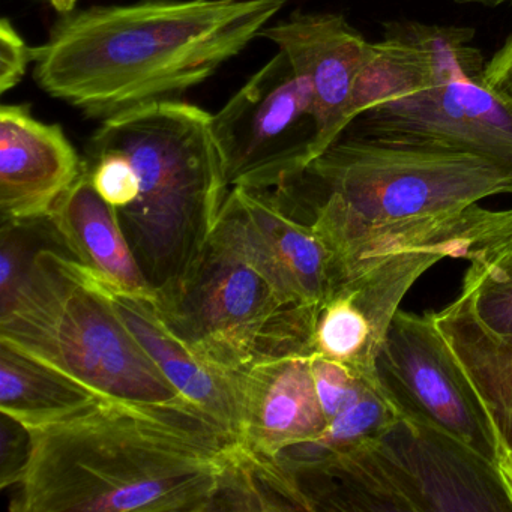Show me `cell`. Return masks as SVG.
Returning a JSON list of instances; mask_svg holds the SVG:
<instances>
[{
	"mask_svg": "<svg viewBox=\"0 0 512 512\" xmlns=\"http://www.w3.org/2000/svg\"><path fill=\"white\" fill-rule=\"evenodd\" d=\"M272 193L331 248L374 224L460 211L512 194V169L475 152L364 134L338 139Z\"/></svg>",
	"mask_w": 512,
	"mask_h": 512,
	"instance_id": "3957f363",
	"label": "cell"
},
{
	"mask_svg": "<svg viewBox=\"0 0 512 512\" xmlns=\"http://www.w3.org/2000/svg\"><path fill=\"white\" fill-rule=\"evenodd\" d=\"M50 218L68 253L80 265L119 289L155 301L157 293L128 244L115 208L95 190L86 166L76 184L56 203Z\"/></svg>",
	"mask_w": 512,
	"mask_h": 512,
	"instance_id": "2e32d148",
	"label": "cell"
},
{
	"mask_svg": "<svg viewBox=\"0 0 512 512\" xmlns=\"http://www.w3.org/2000/svg\"><path fill=\"white\" fill-rule=\"evenodd\" d=\"M29 454V433L23 425L2 413V458L0 487L14 485L25 467Z\"/></svg>",
	"mask_w": 512,
	"mask_h": 512,
	"instance_id": "cb8c5ba5",
	"label": "cell"
},
{
	"mask_svg": "<svg viewBox=\"0 0 512 512\" xmlns=\"http://www.w3.org/2000/svg\"><path fill=\"white\" fill-rule=\"evenodd\" d=\"M98 284L121 317L169 382L199 407L203 413L223 425L241 442V401L235 373L209 364L193 352L164 323L154 299L119 289L97 275Z\"/></svg>",
	"mask_w": 512,
	"mask_h": 512,
	"instance_id": "9a60e30c",
	"label": "cell"
},
{
	"mask_svg": "<svg viewBox=\"0 0 512 512\" xmlns=\"http://www.w3.org/2000/svg\"><path fill=\"white\" fill-rule=\"evenodd\" d=\"M260 35L287 56L313 89L320 157L349 127L350 98L373 43L337 14H296L266 26Z\"/></svg>",
	"mask_w": 512,
	"mask_h": 512,
	"instance_id": "7c38bea8",
	"label": "cell"
},
{
	"mask_svg": "<svg viewBox=\"0 0 512 512\" xmlns=\"http://www.w3.org/2000/svg\"><path fill=\"white\" fill-rule=\"evenodd\" d=\"M227 187L274 191L319 157L314 94L281 50L212 116Z\"/></svg>",
	"mask_w": 512,
	"mask_h": 512,
	"instance_id": "52a82bcc",
	"label": "cell"
},
{
	"mask_svg": "<svg viewBox=\"0 0 512 512\" xmlns=\"http://www.w3.org/2000/svg\"><path fill=\"white\" fill-rule=\"evenodd\" d=\"M433 316L481 397L508 457L512 454V335L494 334L482 326L460 296Z\"/></svg>",
	"mask_w": 512,
	"mask_h": 512,
	"instance_id": "e0dca14e",
	"label": "cell"
},
{
	"mask_svg": "<svg viewBox=\"0 0 512 512\" xmlns=\"http://www.w3.org/2000/svg\"><path fill=\"white\" fill-rule=\"evenodd\" d=\"M212 116L184 101H164L101 121L91 137L133 167L139 194L115 211L157 295L184 277L229 193Z\"/></svg>",
	"mask_w": 512,
	"mask_h": 512,
	"instance_id": "277c9868",
	"label": "cell"
},
{
	"mask_svg": "<svg viewBox=\"0 0 512 512\" xmlns=\"http://www.w3.org/2000/svg\"><path fill=\"white\" fill-rule=\"evenodd\" d=\"M49 2L61 16L76 11L77 0H49Z\"/></svg>",
	"mask_w": 512,
	"mask_h": 512,
	"instance_id": "484cf974",
	"label": "cell"
},
{
	"mask_svg": "<svg viewBox=\"0 0 512 512\" xmlns=\"http://www.w3.org/2000/svg\"><path fill=\"white\" fill-rule=\"evenodd\" d=\"M284 0H139L65 14L34 49L53 98L100 121L175 101L238 56Z\"/></svg>",
	"mask_w": 512,
	"mask_h": 512,
	"instance_id": "7a4b0ae2",
	"label": "cell"
},
{
	"mask_svg": "<svg viewBox=\"0 0 512 512\" xmlns=\"http://www.w3.org/2000/svg\"><path fill=\"white\" fill-rule=\"evenodd\" d=\"M154 304L196 355L230 373L314 355L320 307L289 298L218 226L184 277L158 293Z\"/></svg>",
	"mask_w": 512,
	"mask_h": 512,
	"instance_id": "8992f818",
	"label": "cell"
},
{
	"mask_svg": "<svg viewBox=\"0 0 512 512\" xmlns=\"http://www.w3.org/2000/svg\"><path fill=\"white\" fill-rule=\"evenodd\" d=\"M68 253L52 218L2 221L0 233V305L7 304L25 280L38 253ZM70 254V253H68ZM71 256V254H70Z\"/></svg>",
	"mask_w": 512,
	"mask_h": 512,
	"instance_id": "7402d4cb",
	"label": "cell"
},
{
	"mask_svg": "<svg viewBox=\"0 0 512 512\" xmlns=\"http://www.w3.org/2000/svg\"><path fill=\"white\" fill-rule=\"evenodd\" d=\"M215 226L293 301L320 307L337 290L334 251L311 224L290 214L272 191L232 188Z\"/></svg>",
	"mask_w": 512,
	"mask_h": 512,
	"instance_id": "8fae6325",
	"label": "cell"
},
{
	"mask_svg": "<svg viewBox=\"0 0 512 512\" xmlns=\"http://www.w3.org/2000/svg\"><path fill=\"white\" fill-rule=\"evenodd\" d=\"M311 356H286L233 371L245 448L275 457L289 446L316 439L328 427Z\"/></svg>",
	"mask_w": 512,
	"mask_h": 512,
	"instance_id": "5bb4252c",
	"label": "cell"
},
{
	"mask_svg": "<svg viewBox=\"0 0 512 512\" xmlns=\"http://www.w3.org/2000/svg\"><path fill=\"white\" fill-rule=\"evenodd\" d=\"M28 433L16 512L214 511L241 443L200 410L104 397Z\"/></svg>",
	"mask_w": 512,
	"mask_h": 512,
	"instance_id": "6da1fadb",
	"label": "cell"
},
{
	"mask_svg": "<svg viewBox=\"0 0 512 512\" xmlns=\"http://www.w3.org/2000/svg\"><path fill=\"white\" fill-rule=\"evenodd\" d=\"M458 2H475V4H484V5H499L503 4V2H509V0H458Z\"/></svg>",
	"mask_w": 512,
	"mask_h": 512,
	"instance_id": "83f0119b",
	"label": "cell"
},
{
	"mask_svg": "<svg viewBox=\"0 0 512 512\" xmlns=\"http://www.w3.org/2000/svg\"><path fill=\"white\" fill-rule=\"evenodd\" d=\"M503 473H505L506 479H508L509 485L512 490V454H508L506 457L505 464L502 466Z\"/></svg>",
	"mask_w": 512,
	"mask_h": 512,
	"instance_id": "4316f807",
	"label": "cell"
},
{
	"mask_svg": "<svg viewBox=\"0 0 512 512\" xmlns=\"http://www.w3.org/2000/svg\"><path fill=\"white\" fill-rule=\"evenodd\" d=\"M479 79L512 106V35L484 65Z\"/></svg>",
	"mask_w": 512,
	"mask_h": 512,
	"instance_id": "d4e9b609",
	"label": "cell"
},
{
	"mask_svg": "<svg viewBox=\"0 0 512 512\" xmlns=\"http://www.w3.org/2000/svg\"><path fill=\"white\" fill-rule=\"evenodd\" d=\"M397 418L398 413L391 401L380 391L374 380L355 403L347 406L329 422L320 436L289 446L278 452L275 458L284 469L316 463L365 440L374 439Z\"/></svg>",
	"mask_w": 512,
	"mask_h": 512,
	"instance_id": "ffe728a7",
	"label": "cell"
},
{
	"mask_svg": "<svg viewBox=\"0 0 512 512\" xmlns=\"http://www.w3.org/2000/svg\"><path fill=\"white\" fill-rule=\"evenodd\" d=\"M34 64V47H29L13 23L5 17L0 22V92L16 88Z\"/></svg>",
	"mask_w": 512,
	"mask_h": 512,
	"instance_id": "603a6c76",
	"label": "cell"
},
{
	"mask_svg": "<svg viewBox=\"0 0 512 512\" xmlns=\"http://www.w3.org/2000/svg\"><path fill=\"white\" fill-rule=\"evenodd\" d=\"M460 298L494 334L512 335V250L500 242L469 257Z\"/></svg>",
	"mask_w": 512,
	"mask_h": 512,
	"instance_id": "44dd1931",
	"label": "cell"
},
{
	"mask_svg": "<svg viewBox=\"0 0 512 512\" xmlns=\"http://www.w3.org/2000/svg\"><path fill=\"white\" fill-rule=\"evenodd\" d=\"M0 343L95 397L200 410L152 361L94 274L65 251L38 253L16 293L0 305Z\"/></svg>",
	"mask_w": 512,
	"mask_h": 512,
	"instance_id": "5b68a950",
	"label": "cell"
},
{
	"mask_svg": "<svg viewBox=\"0 0 512 512\" xmlns=\"http://www.w3.org/2000/svg\"><path fill=\"white\" fill-rule=\"evenodd\" d=\"M373 376L398 416L448 433L497 466L505 464L493 421L433 313L397 311Z\"/></svg>",
	"mask_w": 512,
	"mask_h": 512,
	"instance_id": "ba28073f",
	"label": "cell"
},
{
	"mask_svg": "<svg viewBox=\"0 0 512 512\" xmlns=\"http://www.w3.org/2000/svg\"><path fill=\"white\" fill-rule=\"evenodd\" d=\"M94 397L68 377L0 343V410L26 430L62 418Z\"/></svg>",
	"mask_w": 512,
	"mask_h": 512,
	"instance_id": "ac0fdd59",
	"label": "cell"
},
{
	"mask_svg": "<svg viewBox=\"0 0 512 512\" xmlns=\"http://www.w3.org/2000/svg\"><path fill=\"white\" fill-rule=\"evenodd\" d=\"M500 245H503V247L511 248L512 250V236H509L508 239H505V241L500 242Z\"/></svg>",
	"mask_w": 512,
	"mask_h": 512,
	"instance_id": "f1b7e54d",
	"label": "cell"
},
{
	"mask_svg": "<svg viewBox=\"0 0 512 512\" xmlns=\"http://www.w3.org/2000/svg\"><path fill=\"white\" fill-rule=\"evenodd\" d=\"M427 55L397 32L371 44L370 56L356 79L347 110V125L370 107L433 85Z\"/></svg>",
	"mask_w": 512,
	"mask_h": 512,
	"instance_id": "d6986e66",
	"label": "cell"
},
{
	"mask_svg": "<svg viewBox=\"0 0 512 512\" xmlns=\"http://www.w3.org/2000/svg\"><path fill=\"white\" fill-rule=\"evenodd\" d=\"M367 134L475 152L512 169V106L479 77L434 83L370 107Z\"/></svg>",
	"mask_w": 512,
	"mask_h": 512,
	"instance_id": "30bf717a",
	"label": "cell"
},
{
	"mask_svg": "<svg viewBox=\"0 0 512 512\" xmlns=\"http://www.w3.org/2000/svg\"><path fill=\"white\" fill-rule=\"evenodd\" d=\"M83 170L61 125L38 121L28 106L0 107L2 221L50 217Z\"/></svg>",
	"mask_w": 512,
	"mask_h": 512,
	"instance_id": "4fadbf2b",
	"label": "cell"
},
{
	"mask_svg": "<svg viewBox=\"0 0 512 512\" xmlns=\"http://www.w3.org/2000/svg\"><path fill=\"white\" fill-rule=\"evenodd\" d=\"M373 442L410 512L512 511L502 467L448 433L398 416Z\"/></svg>",
	"mask_w": 512,
	"mask_h": 512,
	"instance_id": "9c48e42d",
	"label": "cell"
}]
</instances>
